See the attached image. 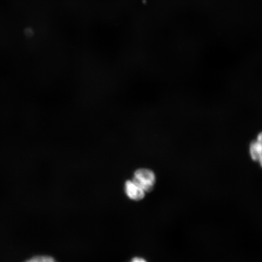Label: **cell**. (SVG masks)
Here are the masks:
<instances>
[{
	"instance_id": "3957f363",
	"label": "cell",
	"mask_w": 262,
	"mask_h": 262,
	"mask_svg": "<svg viewBox=\"0 0 262 262\" xmlns=\"http://www.w3.org/2000/svg\"><path fill=\"white\" fill-rule=\"evenodd\" d=\"M124 190L128 198L134 201H140L145 198L146 193L139 186L134 183L132 180H127L124 185Z\"/></svg>"
},
{
	"instance_id": "277c9868",
	"label": "cell",
	"mask_w": 262,
	"mask_h": 262,
	"mask_svg": "<svg viewBox=\"0 0 262 262\" xmlns=\"http://www.w3.org/2000/svg\"><path fill=\"white\" fill-rule=\"evenodd\" d=\"M25 262H57L53 257L49 255H38L33 257Z\"/></svg>"
},
{
	"instance_id": "5b68a950",
	"label": "cell",
	"mask_w": 262,
	"mask_h": 262,
	"mask_svg": "<svg viewBox=\"0 0 262 262\" xmlns=\"http://www.w3.org/2000/svg\"><path fill=\"white\" fill-rule=\"evenodd\" d=\"M130 262H147L146 260L141 257H135Z\"/></svg>"
},
{
	"instance_id": "7a4b0ae2",
	"label": "cell",
	"mask_w": 262,
	"mask_h": 262,
	"mask_svg": "<svg viewBox=\"0 0 262 262\" xmlns=\"http://www.w3.org/2000/svg\"><path fill=\"white\" fill-rule=\"evenodd\" d=\"M249 155L251 160L257 163L262 169V131L250 144Z\"/></svg>"
},
{
	"instance_id": "6da1fadb",
	"label": "cell",
	"mask_w": 262,
	"mask_h": 262,
	"mask_svg": "<svg viewBox=\"0 0 262 262\" xmlns=\"http://www.w3.org/2000/svg\"><path fill=\"white\" fill-rule=\"evenodd\" d=\"M156 176L152 170L141 168L134 172L132 181L146 193L151 192L156 184Z\"/></svg>"
}]
</instances>
